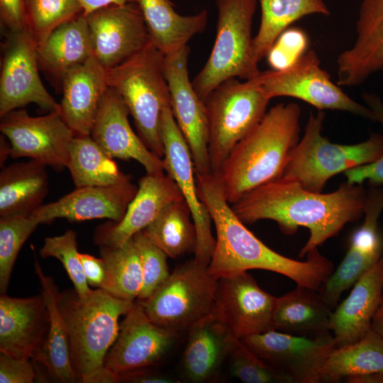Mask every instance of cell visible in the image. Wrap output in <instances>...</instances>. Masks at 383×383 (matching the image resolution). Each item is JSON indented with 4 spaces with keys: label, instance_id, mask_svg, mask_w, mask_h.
Returning <instances> with one entry per match:
<instances>
[{
    "label": "cell",
    "instance_id": "obj_51",
    "mask_svg": "<svg viewBox=\"0 0 383 383\" xmlns=\"http://www.w3.org/2000/svg\"><path fill=\"white\" fill-rule=\"evenodd\" d=\"M8 139L1 134L0 136V165L4 167L5 162L11 155V144Z\"/></svg>",
    "mask_w": 383,
    "mask_h": 383
},
{
    "label": "cell",
    "instance_id": "obj_50",
    "mask_svg": "<svg viewBox=\"0 0 383 383\" xmlns=\"http://www.w3.org/2000/svg\"><path fill=\"white\" fill-rule=\"evenodd\" d=\"M372 330L383 337V296L372 321Z\"/></svg>",
    "mask_w": 383,
    "mask_h": 383
},
{
    "label": "cell",
    "instance_id": "obj_23",
    "mask_svg": "<svg viewBox=\"0 0 383 383\" xmlns=\"http://www.w3.org/2000/svg\"><path fill=\"white\" fill-rule=\"evenodd\" d=\"M48 313L42 294L28 298L0 296V352L32 360L45 342Z\"/></svg>",
    "mask_w": 383,
    "mask_h": 383
},
{
    "label": "cell",
    "instance_id": "obj_48",
    "mask_svg": "<svg viewBox=\"0 0 383 383\" xmlns=\"http://www.w3.org/2000/svg\"><path fill=\"white\" fill-rule=\"evenodd\" d=\"M79 257L89 285L101 288L106 279V266L103 259L80 252Z\"/></svg>",
    "mask_w": 383,
    "mask_h": 383
},
{
    "label": "cell",
    "instance_id": "obj_11",
    "mask_svg": "<svg viewBox=\"0 0 383 383\" xmlns=\"http://www.w3.org/2000/svg\"><path fill=\"white\" fill-rule=\"evenodd\" d=\"M240 340L259 359L293 383L321 382L323 365L336 347L331 333L305 337L270 330Z\"/></svg>",
    "mask_w": 383,
    "mask_h": 383
},
{
    "label": "cell",
    "instance_id": "obj_8",
    "mask_svg": "<svg viewBox=\"0 0 383 383\" xmlns=\"http://www.w3.org/2000/svg\"><path fill=\"white\" fill-rule=\"evenodd\" d=\"M271 99L251 79H226L204 101L212 173H219L235 145L263 118Z\"/></svg>",
    "mask_w": 383,
    "mask_h": 383
},
{
    "label": "cell",
    "instance_id": "obj_39",
    "mask_svg": "<svg viewBox=\"0 0 383 383\" xmlns=\"http://www.w3.org/2000/svg\"><path fill=\"white\" fill-rule=\"evenodd\" d=\"M77 233L68 230L62 235L47 237L40 250L42 257H52L62 264L74 290L81 298L88 296L93 290L89 287L79 257Z\"/></svg>",
    "mask_w": 383,
    "mask_h": 383
},
{
    "label": "cell",
    "instance_id": "obj_34",
    "mask_svg": "<svg viewBox=\"0 0 383 383\" xmlns=\"http://www.w3.org/2000/svg\"><path fill=\"white\" fill-rule=\"evenodd\" d=\"M91 135L73 138L69 150V170L76 188L104 187L131 182Z\"/></svg>",
    "mask_w": 383,
    "mask_h": 383
},
{
    "label": "cell",
    "instance_id": "obj_49",
    "mask_svg": "<svg viewBox=\"0 0 383 383\" xmlns=\"http://www.w3.org/2000/svg\"><path fill=\"white\" fill-rule=\"evenodd\" d=\"M80 1L83 8V15L87 16L101 8L114 4L123 5L134 2V0H80Z\"/></svg>",
    "mask_w": 383,
    "mask_h": 383
},
{
    "label": "cell",
    "instance_id": "obj_35",
    "mask_svg": "<svg viewBox=\"0 0 383 383\" xmlns=\"http://www.w3.org/2000/svg\"><path fill=\"white\" fill-rule=\"evenodd\" d=\"M142 231L171 258L194 252L196 231L191 210L184 199L168 204Z\"/></svg>",
    "mask_w": 383,
    "mask_h": 383
},
{
    "label": "cell",
    "instance_id": "obj_16",
    "mask_svg": "<svg viewBox=\"0 0 383 383\" xmlns=\"http://www.w3.org/2000/svg\"><path fill=\"white\" fill-rule=\"evenodd\" d=\"M188 45L164 57L171 109L192 156L196 176L212 173L208 152V123L204 102L196 93L188 72Z\"/></svg>",
    "mask_w": 383,
    "mask_h": 383
},
{
    "label": "cell",
    "instance_id": "obj_18",
    "mask_svg": "<svg viewBox=\"0 0 383 383\" xmlns=\"http://www.w3.org/2000/svg\"><path fill=\"white\" fill-rule=\"evenodd\" d=\"M276 300L245 272L218 279L213 311L233 336L241 339L273 330Z\"/></svg>",
    "mask_w": 383,
    "mask_h": 383
},
{
    "label": "cell",
    "instance_id": "obj_3",
    "mask_svg": "<svg viewBox=\"0 0 383 383\" xmlns=\"http://www.w3.org/2000/svg\"><path fill=\"white\" fill-rule=\"evenodd\" d=\"M300 116L297 104H278L235 145L219 172L230 204L251 190L282 178L299 142Z\"/></svg>",
    "mask_w": 383,
    "mask_h": 383
},
{
    "label": "cell",
    "instance_id": "obj_24",
    "mask_svg": "<svg viewBox=\"0 0 383 383\" xmlns=\"http://www.w3.org/2000/svg\"><path fill=\"white\" fill-rule=\"evenodd\" d=\"M60 113L77 135H90L104 95L109 89L107 69L93 55L62 77Z\"/></svg>",
    "mask_w": 383,
    "mask_h": 383
},
{
    "label": "cell",
    "instance_id": "obj_12",
    "mask_svg": "<svg viewBox=\"0 0 383 383\" xmlns=\"http://www.w3.org/2000/svg\"><path fill=\"white\" fill-rule=\"evenodd\" d=\"M1 118L0 131L11 144V158L28 157L56 170L67 167L75 133L60 111L30 116L16 109Z\"/></svg>",
    "mask_w": 383,
    "mask_h": 383
},
{
    "label": "cell",
    "instance_id": "obj_30",
    "mask_svg": "<svg viewBox=\"0 0 383 383\" xmlns=\"http://www.w3.org/2000/svg\"><path fill=\"white\" fill-rule=\"evenodd\" d=\"M35 270L48 313V327L43 345L32 361L35 365L42 366L57 382H78L70 362L67 329L58 308V288L53 279L43 273L36 258Z\"/></svg>",
    "mask_w": 383,
    "mask_h": 383
},
{
    "label": "cell",
    "instance_id": "obj_47",
    "mask_svg": "<svg viewBox=\"0 0 383 383\" xmlns=\"http://www.w3.org/2000/svg\"><path fill=\"white\" fill-rule=\"evenodd\" d=\"M152 367H143L121 374L118 382L129 383H178L172 376L152 369Z\"/></svg>",
    "mask_w": 383,
    "mask_h": 383
},
{
    "label": "cell",
    "instance_id": "obj_20",
    "mask_svg": "<svg viewBox=\"0 0 383 383\" xmlns=\"http://www.w3.org/2000/svg\"><path fill=\"white\" fill-rule=\"evenodd\" d=\"M129 111L120 94L109 87L91 132L92 139L111 158L135 160L146 173L165 171L163 160L150 150L128 121Z\"/></svg>",
    "mask_w": 383,
    "mask_h": 383
},
{
    "label": "cell",
    "instance_id": "obj_27",
    "mask_svg": "<svg viewBox=\"0 0 383 383\" xmlns=\"http://www.w3.org/2000/svg\"><path fill=\"white\" fill-rule=\"evenodd\" d=\"M333 311L318 291L297 285L277 297L273 330L299 336L323 335L331 333Z\"/></svg>",
    "mask_w": 383,
    "mask_h": 383
},
{
    "label": "cell",
    "instance_id": "obj_40",
    "mask_svg": "<svg viewBox=\"0 0 383 383\" xmlns=\"http://www.w3.org/2000/svg\"><path fill=\"white\" fill-rule=\"evenodd\" d=\"M227 362L230 374L245 383H293L255 355L240 339L235 341Z\"/></svg>",
    "mask_w": 383,
    "mask_h": 383
},
{
    "label": "cell",
    "instance_id": "obj_17",
    "mask_svg": "<svg viewBox=\"0 0 383 383\" xmlns=\"http://www.w3.org/2000/svg\"><path fill=\"white\" fill-rule=\"evenodd\" d=\"M85 17L93 55L107 70L126 61L151 43L135 2L110 5Z\"/></svg>",
    "mask_w": 383,
    "mask_h": 383
},
{
    "label": "cell",
    "instance_id": "obj_32",
    "mask_svg": "<svg viewBox=\"0 0 383 383\" xmlns=\"http://www.w3.org/2000/svg\"><path fill=\"white\" fill-rule=\"evenodd\" d=\"M377 373H383V337L371 329L359 341L332 350L322 369L321 382L360 383Z\"/></svg>",
    "mask_w": 383,
    "mask_h": 383
},
{
    "label": "cell",
    "instance_id": "obj_7",
    "mask_svg": "<svg viewBox=\"0 0 383 383\" xmlns=\"http://www.w3.org/2000/svg\"><path fill=\"white\" fill-rule=\"evenodd\" d=\"M216 35L204 67L192 82L202 101L223 81L248 80L260 71L252 53V25L257 0H215Z\"/></svg>",
    "mask_w": 383,
    "mask_h": 383
},
{
    "label": "cell",
    "instance_id": "obj_4",
    "mask_svg": "<svg viewBox=\"0 0 383 383\" xmlns=\"http://www.w3.org/2000/svg\"><path fill=\"white\" fill-rule=\"evenodd\" d=\"M135 301L114 297L101 288L81 298L74 291L60 293L57 304L69 339L72 369L79 382L116 383L104 361L120 330L119 318Z\"/></svg>",
    "mask_w": 383,
    "mask_h": 383
},
{
    "label": "cell",
    "instance_id": "obj_28",
    "mask_svg": "<svg viewBox=\"0 0 383 383\" xmlns=\"http://www.w3.org/2000/svg\"><path fill=\"white\" fill-rule=\"evenodd\" d=\"M144 18L151 43L164 55L187 45L207 25L208 12L182 16L176 12L170 0H134Z\"/></svg>",
    "mask_w": 383,
    "mask_h": 383
},
{
    "label": "cell",
    "instance_id": "obj_33",
    "mask_svg": "<svg viewBox=\"0 0 383 383\" xmlns=\"http://www.w3.org/2000/svg\"><path fill=\"white\" fill-rule=\"evenodd\" d=\"M261 20L252 40V53L258 64L287 28L300 18L313 14L328 16L330 11L323 0H258Z\"/></svg>",
    "mask_w": 383,
    "mask_h": 383
},
{
    "label": "cell",
    "instance_id": "obj_25",
    "mask_svg": "<svg viewBox=\"0 0 383 383\" xmlns=\"http://www.w3.org/2000/svg\"><path fill=\"white\" fill-rule=\"evenodd\" d=\"M181 359L183 378L192 383L215 379L227 361L236 338L214 311L188 330Z\"/></svg>",
    "mask_w": 383,
    "mask_h": 383
},
{
    "label": "cell",
    "instance_id": "obj_5",
    "mask_svg": "<svg viewBox=\"0 0 383 383\" xmlns=\"http://www.w3.org/2000/svg\"><path fill=\"white\" fill-rule=\"evenodd\" d=\"M164 57L150 43L126 61L107 70L109 87L123 99L138 136L150 150L162 159V114L165 108L171 106Z\"/></svg>",
    "mask_w": 383,
    "mask_h": 383
},
{
    "label": "cell",
    "instance_id": "obj_14",
    "mask_svg": "<svg viewBox=\"0 0 383 383\" xmlns=\"http://www.w3.org/2000/svg\"><path fill=\"white\" fill-rule=\"evenodd\" d=\"M165 171L177 183L191 210L196 231L194 260L209 266L216 239L211 233V218L197 194L194 162L188 144L173 116L171 106L165 108L161 118Z\"/></svg>",
    "mask_w": 383,
    "mask_h": 383
},
{
    "label": "cell",
    "instance_id": "obj_41",
    "mask_svg": "<svg viewBox=\"0 0 383 383\" xmlns=\"http://www.w3.org/2000/svg\"><path fill=\"white\" fill-rule=\"evenodd\" d=\"M132 240L136 247L143 274V287L137 301L150 296L167 279L170 272L167 262V255L140 231Z\"/></svg>",
    "mask_w": 383,
    "mask_h": 383
},
{
    "label": "cell",
    "instance_id": "obj_42",
    "mask_svg": "<svg viewBox=\"0 0 383 383\" xmlns=\"http://www.w3.org/2000/svg\"><path fill=\"white\" fill-rule=\"evenodd\" d=\"M383 210V189L372 186L367 192L362 226L352 235L350 245L365 252L380 255L382 243L377 232V221Z\"/></svg>",
    "mask_w": 383,
    "mask_h": 383
},
{
    "label": "cell",
    "instance_id": "obj_38",
    "mask_svg": "<svg viewBox=\"0 0 383 383\" xmlns=\"http://www.w3.org/2000/svg\"><path fill=\"white\" fill-rule=\"evenodd\" d=\"M28 30L37 45L60 25L83 13L80 0H26Z\"/></svg>",
    "mask_w": 383,
    "mask_h": 383
},
{
    "label": "cell",
    "instance_id": "obj_6",
    "mask_svg": "<svg viewBox=\"0 0 383 383\" xmlns=\"http://www.w3.org/2000/svg\"><path fill=\"white\" fill-rule=\"evenodd\" d=\"M325 113H310L301 139L291 152L282 178L305 189L321 192L333 176L377 160L383 153V136L374 133L353 145L331 143L321 134Z\"/></svg>",
    "mask_w": 383,
    "mask_h": 383
},
{
    "label": "cell",
    "instance_id": "obj_45",
    "mask_svg": "<svg viewBox=\"0 0 383 383\" xmlns=\"http://www.w3.org/2000/svg\"><path fill=\"white\" fill-rule=\"evenodd\" d=\"M31 359L13 357L0 352L1 383H33L37 379V367Z\"/></svg>",
    "mask_w": 383,
    "mask_h": 383
},
{
    "label": "cell",
    "instance_id": "obj_46",
    "mask_svg": "<svg viewBox=\"0 0 383 383\" xmlns=\"http://www.w3.org/2000/svg\"><path fill=\"white\" fill-rule=\"evenodd\" d=\"M0 16L9 31L28 29L26 0H0Z\"/></svg>",
    "mask_w": 383,
    "mask_h": 383
},
{
    "label": "cell",
    "instance_id": "obj_37",
    "mask_svg": "<svg viewBox=\"0 0 383 383\" xmlns=\"http://www.w3.org/2000/svg\"><path fill=\"white\" fill-rule=\"evenodd\" d=\"M41 224L32 213L0 218V292L5 294L23 245Z\"/></svg>",
    "mask_w": 383,
    "mask_h": 383
},
{
    "label": "cell",
    "instance_id": "obj_15",
    "mask_svg": "<svg viewBox=\"0 0 383 383\" xmlns=\"http://www.w3.org/2000/svg\"><path fill=\"white\" fill-rule=\"evenodd\" d=\"M124 316L104 361L106 369L118 382L123 373L153 367L162 361L176 344L179 333L152 322L138 301Z\"/></svg>",
    "mask_w": 383,
    "mask_h": 383
},
{
    "label": "cell",
    "instance_id": "obj_36",
    "mask_svg": "<svg viewBox=\"0 0 383 383\" xmlns=\"http://www.w3.org/2000/svg\"><path fill=\"white\" fill-rule=\"evenodd\" d=\"M99 248L106 266V279L101 289L121 299L137 300L143 287V274L132 238L120 246Z\"/></svg>",
    "mask_w": 383,
    "mask_h": 383
},
{
    "label": "cell",
    "instance_id": "obj_43",
    "mask_svg": "<svg viewBox=\"0 0 383 383\" xmlns=\"http://www.w3.org/2000/svg\"><path fill=\"white\" fill-rule=\"evenodd\" d=\"M309 38L302 29L289 27L277 38L266 57L272 70H284L292 65L306 52Z\"/></svg>",
    "mask_w": 383,
    "mask_h": 383
},
{
    "label": "cell",
    "instance_id": "obj_10",
    "mask_svg": "<svg viewBox=\"0 0 383 383\" xmlns=\"http://www.w3.org/2000/svg\"><path fill=\"white\" fill-rule=\"evenodd\" d=\"M251 80L271 99L277 96L294 97L318 110L347 111L376 121L370 108L351 99L332 82L329 74L321 68L314 50L306 51L284 70L260 71Z\"/></svg>",
    "mask_w": 383,
    "mask_h": 383
},
{
    "label": "cell",
    "instance_id": "obj_21",
    "mask_svg": "<svg viewBox=\"0 0 383 383\" xmlns=\"http://www.w3.org/2000/svg\"><path fill=\"white\" fill-rule=\"evenodd\" d=\"M138 188L131 181L111 186L79 187L56 201L43 204L33 214L40 223H50L57 218L70 221L106 218L118 222L124 216Z\"/></svg>",
    "mask_w": 383,
    "mask_h": 383
},
{
    "label": "cell",
    "instance_id": "obj_13",
    "mask_svg": "<svg viewBox=\"0 0 383 383\" xmlns=\"http://www.w3.org/2000/svg\"><path fill=\"white\" fill-rule=\"evenodd\" d=\"M37 43L28 29L9 31L4 45L0 75V117L30 103L60 111L38 72Z\"/></svg>",
    "mask_w": 383,
    "mask_h": 383
},
{
    "label": "cell",
    "instance_id": "obj_26",
    "mask_svg": "<svg viewBox=\"0 0 383 383\" xmlns=\"http://www.w3.org/2000/svg\"><path fill=\"white\" fill-rule=\"evenodd\" d=\"M382 296L383 256L354 284L348 297L333 311L331 331L336 347L357 342L371 331Z\"/></svg>",
    "mask_w": 383,
    "mask_h": 383
},
{
    "label": "cell",
    "instance_id": "obj_9",
    "mask_svg": "<svg viewBox=\"0 0 383 383\" xmlns=\"http://www.w3.org/2000/svg\"><path fill=\"white\" fill-rule=\"evenodd\" d=\"M217 280L193 259L177 265L150 296L138 301L155 324L179 333L213 311Z\"/></svg>",
    "mask_w": 383,
    "mask_h": 383
},
{
    "label": "cell",
    "instance_id": "obj_2",
    "mask_svg": "<svg viewBox=\"0 0 383 383\" xmlns=\"http://www.w3.org/2000/svg\"><path fill=\"white\" fill-rule=\"evenodd\" d=\"M197 194L213 221L216 233L209 273L217 279L259 269L284 275L297 285L319 291L334 270L317 248L299 261L279 254L250 231L235 215L224 193L220 173L196 176Z\"/></svg>",
    "mask_w": 383,
    "mask_h": 383
},
{
    "label": "cell",
    "instance_id": "obj_29",
    "mask_svg": "<svg viewBox=\"0 0 383 383\" xmlns=\"http://www.w3.org/2000/svg\"><path fill=\"white\" fill-rule=\"evenodd\" d=\"M48 189L42 163L30 160L4 166L0 172V217L32 214L43 205Z\"/></svg>",
    "mask_w": 383,
    "mask_h": 383
},
{
    "label": "cell",
    "instance_id": "obj_1",
    "mask_svg": "<svg viewBox=\"0 0 383 383\" xmlns=\"http://www.w3.org/2000/svg\"><path fill=\"white\" fill-rule=\"evenodd\" d=\"M367 192L359 184L346 182L335 192L323 194L280 178L246 193L231 207L243 223L272 220L287 235L295 233L299 227L307 228L310 236L299 252L303 257L357 220L364 213Z\"/></svg>",
    "mask_w": 383,
    "mask_h": 383
},
{
    "label": "cell",
    "instance_id": "obj_44",
    "mask_svg": "<svg viewBox=\"0 0 383 383\" xmlns=\"http://www.w3.org/2000/svg\"><path fill=\"white\" fill-rule=\"evenodd\" d=\"M362 99L366 106L374 113L376 121L383 126V101L375 94L365 93ZM347 182L359 184L368 181L372 186L383 184V153L375 161L367 165L355 167L345 172Z\"/></svg>",
    "mask_w": 383,
    "mask_h": 383
},
{
    "label": "cell",
    "instance_id": "obj_19",
    "mask_svg": "<svg viewBox=\"0 0 383 383\" xmlns=\"http://www.w3.org/2000/svg\"><path fill=\"white\" fill-rule=\"evenodd\" d=\"M182 199L177 183L168 174L146 173L138 181L137 193L123 218L100 226L94 243L99 247L122 245L150 225L168 204Z\"/></svg>",
    "mask_w": 383,
    "mask_h": 383
},
{
    "label": "cell",
    "instance_id": "obj_31",
    "mask_svg": "<svg viewBox=\"0 0 383 383\" xmlns=\"http://www.w3.org/2000/svg\"><path fill=\"white\" fill-rule=\"evenodd\" d=\"M40 68L62 78L72 67L93 56L86 17L83 13L63 23L37 45Z\"/></svg>",
    "mask_w": 383,
    "mask_h": 383
},
{
    "label": "cell",
    "instance_id": "obj_22",
    "mask_svg": "<svg viewBox=\"0 0 383 383\" xmlns=\"http://www.w3.org/2000/svg\"><path fill=\"white\" fill-rule=\"evenodd\" d=\"M337 84L355 87L383 70V0H362L353 45L336 60Z\"/></svg>",
    "mask_w": 383,
    "mask_h": 383
}]
</instances>
